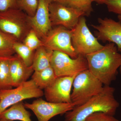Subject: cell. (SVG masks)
<instances>
[{"mask_svg": "<svg viewBox=\"0 0 121 121\" xmlns=\"http://www.w3.org/2000/svg\"><path fill=\"white\" fill-rule=\"evenodd\" d=\"M76 75L57 77L51 85L44 90L46 101L54 103H71V92Z\"/></svg>", "mask_w": 121, "mask_h": 121, "instance_id": "8fae6325", "label": "cell"}, {"mask_svg": "<svg viewBox=\"0 0 121 121\" xmlns=\"http://www.w3.org/2000/svg\"><path fill=\"white\" fill-rule=\"evenodd\" d=\"M119 51L121 52V50H119ZM119 69H120V72H121V67H120V68H119Z\"/></svg>", "mask_w": 121, "mask_h": 121, "instance_id": "f1b7e54d", "label": "cell"}, {"mask_svg": "<svg viewBox=\"0 0 121 121\" xmlns=\"http://www.w3.org/2000/svg\"><path fill=\"white\" fill-rule=\"evenodd\" d=\"M115 89L110 86H104L98 94L81 105L75 107L65 114V121H84L91 115L102 112L114 116L119 103L114 97Z\"/></svg>", "mask_w": 121, "mask_h": 121, "instance_id": "7a4b0ae2", "label": "cell"}, {"mask_svg": "<svg viewBox=\"0 0 121 121\" xmlns=\"http://www.w3.org/2000/svg\"><path fill=\"white\" fill-rule=\"evenodd\" d=\"M44 92L31 79L23 83L15 89L0 90V114L11 106L23 100L39 98Z\"/></svg>", "mask_w": 121, "mask_h": 121, "instance_id": "5b68a950", "label": "cell"}, {"mask_svg": "<svg viewBox=\"0 0 121 121\" xmlns=\"http://www.w3.org/2000/svg\"><path fill=\"white\" fill-rule=\"evenodd\" d=\"M72 30V43L78 55L86 56L104 47L90 31L84 16L80 17L76 26Z\"/></svg>", "mask_w": 121, "mask_h": 121, "instance_id": "8992f818", "label": "cell"}, {"mask_svg": "<svg viewBox=\"0 0 121 121\" xmlns=\"http://www.w3.org/2000/svg\"><path fill=\"white\" fill-rule=\"evenodd\" d=\"M91 1H92V2H93V1H96L97 0H91Z\"/></svg>", "mask_w": 121, "mask_h": 121, "instance_id": "f546056e", "label": "cell"}, {"mask_svg": "<svg viewBox=\"0 0 121 121\" xmlns=\"http://www.w3.org/2000/svg\"><path fill=\"white\" fill-rule=\"evenodd\" d=\"M14 49L15 53L19 56L26 66H32L35 51L29 48L22 42L17 41L14 44Z\"/></svg>", "mask_w": 121, "mask_h": 121, "instance_id": "44dd1931", "label": "cell"}, {"mask_svg": "<svg viewBox=\"0 0 121 121\" xmlns=\"http://www.w3.org/2000/svg\"><path fill=\"white\" fill-rule=\"evenodd\" d=\"M117 46L109 43L98 51L86 56L88 70L104 86L116 80L121 65V55Z\"/></svg>", "mask_w": 121, "mask_h": 121, "instance_id": "6da1fadb", "label": "cell"}, {"mask_svg": "<svg viewBox=\"0 0 121 121\" xmlns=\"http://www.w3.org/2000/svg\"><path fill=\"white\" fill-rule=\"evenodd\" d=\"M57 78L50 66L41 70L34 71L31 79L39 89L43 90L51 85Z\"/></svg>", "mask_w": 121, "mask_h": 121, "instance_id": "2e32d148", "label": "cell"}, {"mask_svg": "<svg viewBox=\"0 0 121 121\" xmlns=\"http://www.w3.org/2000/svg\"><path fill=\"white\" fill-rule=\"evenodd\" d=\"M26 109L33 111L38 121H49L58 115L65 114L75 107L73 103H54L39 98L32 103L24 104Z\"/></svg>", "mask_w": 121, "mask_h": 121, "instance_id": "9c48e42d", "label": "cell"}, {"mask_svg": "<svg viewBox=\"0 0 121 121\" xmlns=\"http://www.w3.org/2000/svg\"><path fill=\"white\" fill-rule=\"evenodd\" d=\"M17 41L12 35L0 30V57H10L14 55V44Z\"/></svg>", "mask_w": 121, "mask_h": 121, "instance_id": "ac0fdd59", "label": "cell"}, {"mask_svg": "<svg viewBox=\"0 0 121 121\" xmlns=\"http://www.w3.org/2000/svg\"><path fill=\"white\" fill-rule=\"evenodd\" d=\"M17 0H0V12H4L10 9L18 8Z\"/></svg>", "mask_w": 121, "mask_h": 121, "instance_id": "484cf974", "label": "cell"}, {"mask_svg": "<svg viewBox=\"0 0 121 121\" xmlns=\"http://www.w3.org/2000/svg\"><path fill=\"white\" fill-rule=\"evenodd\" d=\"M84 121H119L114 117L102 112H98L91 115Z\"/></svg>", "mask_w": 121, "mask_h": 121, "instance_id": "d4e9b609", "label": "cell"}, {"mask_svg": "<svg viewBox=\"0 0 121 121\" xmlns=\"http://www.w3.org/2000/svg\"><path fill=\"white\" fill-rule=\"evenodd\" d=\"M49 10L52 27L61 26L72 30L76 26L80 17L84 16L82 12L55 1L50 4Z\"/></svg>", "mask_w": 121, "mask_h": 121, "instance_id": "30bf717a", "label": "cell"}, {"mask_svg": "<svg viewBox=\"0 0 121 121\" xmlns=\"http://www.w3.org/2000/svg\"><path fill=\"white\" fill-rule=\"evenodd\" d=\"M22 43L30 49L35 51L38 48L43 46L42 40L32 29L30 30Z\"/></svg>", "mask_w": 121, "mask_h": 121, "instance_id": "603a6c76", "label": "cell"}, {"mask_svg": "<svg viewBox=\"0 0 121 121\" xmlns=\"http://www.w3.org/2000/svg\"><path fill=\"white\" fill-rule=\"evenodd\" d=\"M95 2L105 5L109 12L121 15V0H97Z\"/></svg>", "mask_w": 121, "mask_h": 121, "instance_id": "cb8c5ba5", "label": "cell"}, {"mask_svg": "<svg viewBox=\"0 0 121 121\" xmlns=\"http://www.w3.org/2000/svg\"><path fill=\"white\" fill-rule=\"evenodd\" d=\"M52 0H38L35 15L29 17L32 29L41 39L46 36L52 27L50 20L49 7Z\"/></svg>", "mask_w": 121, "mask_h": 121, "instance_id": "4fadbf2b", "label": "cell"}, {"mask_svg": "<svg viewBox=\"0 0 121 121\" xmlns=\"http://www.w3.org/2000/svg\"><path fill=\"white\" fill-rule=\"evenodd\" d=\"M98 25H91L95 29V35L98 40L108 41L117 45L118 51L121 50V22L110 18H99Z\"/></svg>", "mask_w": 121, "mask_h": 121, "instance_id": "7c38bea8", "label": "cell"}, {"mask_svg": "<svg viewBox=\"0 0 121 121\" xmlns=\"http://www.w3.org/2000/svg\"><path fill=\"white\" fill-rule=\"evenodd\" d=\"M9 69L12 86L15 87L27 81L34 72L32 66H26L17 54L10 58Z\"/></svg>", "mask_w": 121, "mask_h": 121, "instance_id": "5bb4252c", "label": "cell"}, {"mask_svg": "<svg viewBox=\"0 0 121 121\" xmlns=\"http://www.w3.org/2000/svg\"><path fill=\"white\" fill-rule=\"evenodd\" d=\"M57 0H52L53 1H56Z\"/></svg>", "mask_w": 121, "mask_h": 121, "instance_id": "4dcf8cb0", "label": "cell"}, {"mask_svg": "<svg viewBox=\"0 0 121 121\" xmlns=\"http://www.w3.org/2000/svg\"><path fill=\"white\" fill-rule=\"evenodd\" d=\"M31 114L26 110L22 102L11 106L0 114V119L10 121H32Z\"/></svg>", "mask_w": 121, "mask_h": 121, "instance_id": "9a60e30c", "label": "cell"}, {"mask_svg": "<svg viewBox=\"0 0 121 121\" xmlns=\"http://www.w3.org/2000/svg\"><path fill=\"white\" fill-rule=\"evenodd\" d=\"M18 9L24 11L29 16L35 15L38 5V0H17Z\"/></svg>", "mask_w": 121, "mask_h": 121, "instance_id": "7402d4cb", "label": "cell"}, {"mask_svg": "<svg viewBox=\"0 0 121 121\" xmlns=\"http://www.w3.org/2000/svg\"><path fill=\"white\" fill-rule=\"evenodd\" d=\"M72 86L71 98L75 107L82 105L98 94L104 87L103 84L88 69L75 76Z\"/></svg>", "mask_w": 121, "mask_h": 121, "instance_id": "3957f363", "label": "cell"}, {"mask_svg": "<svg viewBox=\"0 0 121 121\" xmlns=\"http://www.w3.org/2000/svg\"><path fill=\"white\" fill-rule=\"evenodd\" d=\"M82 12L89 16L93 11L91 0H57L56 1Z\"/></svg>", "mask_w": 121, "mask_h": 121, "instance_id": "ffe728a7", "label": "cell"}, {"mask_svg": "<svg viewBox=\"0 0 121 121\" xmlns=\"http://www.w3.org/2000/svg\"><path fill=\"white\" fill-rule=\"evenodd\" d=\"M51 66L57 77L73 76L88 69L86 56L78 55L73 59L67 54L57 51L52 52Z\"/></svg>", "mask_w": 121, "mask_h": 121, "instance_id": "52a82bcc", "label": "cell"}, {"mask_svg": "<svg viewBox=\"0 0 121 121\" xmlns=\"http://www.w3.org/2000/svg\"><path fill=\"white\" fill-rule=\"evenodd\" d=\"M72 30L61 26L52 27L44 38L41 39L43 45L52 51L60 52L73 59L78 55L74 48L71 37Z\"/></svg>", "mask_w": 121, "mask_h": 121, "instance_id": "ba28073f", "label": "cell"}, {"mask_svg": "<svg viewBox=\"0 0 121 121\" xmlns=\"http://www.w3.org/2000/svg\"><path fill=\"white\" fill-rule=\"evenodd\" d=\"M52 52L43 45L35 51L32 66L34 71L41 70L51 66Z\"/></svg>", "mask_w": 121, "mask_h": 121, "instance_id": "e0dca14e", "label": "cell"}, {"mask_svg": "<svg viewBox=\"0 0 121 121\" xmlns=\"http://www.w3.org/2000/svg\"><path fill=\"white\" fill-rule=\"evenodd\" d=\"M11 57H0V90L13 87L9 69Z\"/></svg>", "mask_w": 121, "mask_h": 121, "instance_id": "d6986e66", "label": "cell"}, {"mask_svg": "<svg viewBox=\"0 0 121 121\" xmlns=\"http://www.w3.org/2000/svg\"><path fill=\"white\" fill-rule=\"evenodd\" d=\"M32 29L29 17L20 9L0 12V30L22 42Z\"/></svg>", "mask_w": 121, "mask_h": 121, "instance_id": "277c9868", "label": "cell"}, {"mask_svg": "<svg viewBox=\"0 0 121 121\" xmlns=\"http://www.w3.org/2000/svg\"><path fill=\"white\" fill-rule=\"evenodd\" d=\"M0 121H10V120H6V119H0Z\"/></svg>", "mask_w": 121, "mask_h": 121, "instance_id": "83f0119b", "label": "cell"}, {"mask_svg": "<svg viewBox=\"0 0 121 121\" xmlns=\"http://www.w3.org/2000/svg\"><path fill=\"white\" fill-rule=\"evenodd\" d=\"M118 18L119 21H121V15H118Z\"/></svg>", "mask_w": 121, "mask_h": 121, "instance_id": "4316f807", "label": "cell"}]
</instances>
